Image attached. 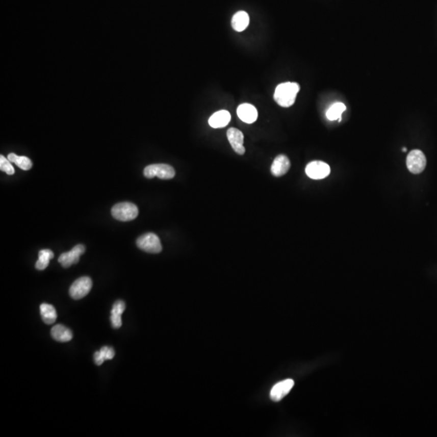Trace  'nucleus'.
Listing matches in <instances>:
<instances>
[{"label":"nucleus","instance_id":"8","mask_svg":"<svg viewBox=\"0 0 437 437\" xmlns=\"http://www.w3.org/2000/svg\"><path fill=\"white\" fill-rule=\"evenodd\" d=\"M85 252V247L83 245H75L71 251L62 253L59 258V263L65 268H68L71 265L76 264L80 257Z\"/></svg>","mask_w":437,"mask_h":437},{"label":"nucleus","instance_id":"7","mask_svg":"<svg viewBox=\"0 0 437 437\" xmlns=\"http://www.w3.org/2000/svg\"><path fill=\"white\" fill-rule=\"evenodd\" d=\"M305 173L310 178L321 180L329 176L330 173V168L326 163L323 161H314L307 165Z\"/></svg>","mask_w":437,"mask_h":437},{"label":"nucleus","instance_id":"20","mask_svg":"<svg viewBox=\"0 0 437 437\" xmlns=\"http://www.w3.org/2000/svg\"><path fill=\"white\" fill-rule=\"evenodd\" d=\"M54 253L50 249H42L39 251L38 253V260L36 263V268L42 271L45 270L48 267L49 263V260L53 259Z\"/></svg>","mask_w":437,"mask_h":437},{"label":"nucleus","instance_id":"2","mask_svg":"<svg viewBox=\"0 0 437 437\" xmlns=\"http://www.w3.org/2000/svg\"><path fill=\"white\" fill-rule=\"evenodd\" d=\"M113 217L120 221H131L137 217L139 209L132 202H124L116 204L111 210Z\"/></svg>","mask_w":437,"mask_h":437},{"label":"nucleus","instance_id":"3","mask_svg":"<svg viewBox=\"0 0 437 437\" xmlns=\"http://www.w3.org/2000/svg\"><path fill=\"white\" fill-rule=\"evenodd\" d=\"M136 245L139 249L150 253H159L162 250L160 238L152 233H147L139 237L136 241Z\"/></svg>","mask_w":437,"mask_h":437},{"label":"nucleus","instance_id":"12","mask_svg":"<svg viewBox=\"0 0 437 437\" xmlns=\"http://www.w3.org/2000/svg\"><path fill=\"white\" fill-rule=\"evenodd\" d=\"M291 163L288 157L285 155H278L276 157L272 165H271V173L275 176H282L288 173L290 169Z\"/></svg>","mask_w":437,"mask_h":437},{"label":"nucleus","instance_id":"13","mask_svg":"<svg viewBox=\"0 0 437 437\" xmlns=\"http://www.w3.org/2000/svg\"><path fill=\"white\" fill-rule=\"evenodd\" d=\"M231 121V114L227 110H220L211 116L209 118V125L212 128H223Z\"/></svg>","mask_w":437,"mask_h":437},{"label":"nucleus","instance_id":"19","mask_svg":"<svg viewBox=\"0 0 437 437\" xmlns=\"http://www.w3.org/2000/svg\"><path fill=\"white\" fill-rule=\"evenodd\" d=\"M115 355L114 348L110 347H103L100 351H96L94 355L95 363L96 365H101L105 361L112 359Z\"/></svg>","mask_w":437,"mask_h":437},{"label":"nucleus","instance_id":"21","mask_svg":"<svg viewBox=\"0 0 437 437\" xmlns=\"http://www.w3.org/2000/svg\"><path fill=\"white\" fill-rule=\"evenodd\" d=\"M8 159L11 162L16 164L20 169H23V170H30L33 166V164H32L31 160L30 158L26 157H20L15 153L8 154Z\"/></svg>","mask_w":437,"mask_h":437},{"label":"nucleus","instance_id":"15","mask_svg":"<svg viewBox=\"0 0 437 437\" xmlns=\"http://www.w3.org/2000/svg\"><path fill=\"white\" fill-rule=\"evenodd\" d=\"M51 336L56 341L67 343L72 339V332L63 325H56L51 329Z\"/></svg>","mask_w":437,"mask_h":437},{"label":"nucleus","instance_id":"4","mask_svg":"<svg viewBox=\"0 0 437 437\" xmlns=\"http://www.w3.org/2000/svg\"><path fill=\"white\" fill-rule=\"evenodd\" d=\"M143 174L147 178H153L155 176L163 179L169 180L174 177L175 170L173 167L165 164H155L148 165L143 170Z\"/></svg>","mask_w":437,"mask_h":437},{"label":"nucleus","instance_id":"14","mask_svg":"<svg viewBox=\"0 0 437 437\" xmlns=\"http://www.w3.org/2000/svg\"><path fill=\"white\" fill-rule=\"evenodd\" d=\"M125 310V302L122 300H117L113 305L110 321L114 329H118L122 326V314H123Z\"/></svg>","mask_w":437,"mask_h":437},{"label":"nucleus","instance_id":"18","mask_svg":"<svg viewBox=\"0 0 437 437\" xmlns=\"http://www.w3.org/2000/svg\"><path fill=\"white\" fill-rule=\"evenodd\" d=\"M346 109H347L346 108V106L343 103H341V102L335 103L327 110L326 117L330 121L339 120V122H340L341 121L342 114L345 111Z\"/></svg>","mask_w":437,"mask_h":437},{"label":"nucleus","instance_id":"11","mask_svg":"<svg viewBox=\"0 0 437 437\" xmlns=\"http://www.w3.org/2000/svg\"><path fill=\"white\" fill-rule=\"evenodd\" d=\"M237 114L242 122L248 124L253 123L258 119V116H259L257 109L252 105L247 104V103L239 106L237 110Z\"/></svg>","mask_w":437,"mask_h":437},{"label":"nucleus","instance_id":"5","mask_svg":"<svg viewBox=\"0 0 437 437\" xmlns=\"http://www.w3.org/2000/svg\"><path fill=\"white\" fill-rule=\"evenodd\" d=\"M427 159L423 151L413 150L406 157V166L410 173L414 174L421 173L425 169Z\"/></svg>","mask_w":437,"mask_h":437},{"label":"nucleus","instance_id":"23","mask_svg":"<svg viewBox=\"0 0 437 437\" xmlns=\"http://www.w3.org/2000/svg\"><path fill=\"white\" fill-rule=\"evenodd\" d=\"M402 151H406V147H403V148H402Z\"/></svg>","mask_w":437,"mask_h":437},{"label":"nucleus","instance_id":"6","mask_svg":"<svg viewBox=\"0 0 437 437\" xmlns=\"http://www.w3.org/2000/svg\"><path fill=\"white\" fill-rule=\"evenodd\" d=\"M92 287V281L89 277H81L73 282L69 290V293L71 298L74 300H80L84 298L89 293Z\"/></svg>","mask_w":437,"mask_h":437},{"label":"nucleus","instance_id":"9","mask_svg":"<svg viewBox=\"0 0 437 437\" xmlns=\"http://www.w3.org/2000/svg\"><path fill=\"white\" fill-rule=\"evenodd\" d=\"M227 137L233 149L239 155H244L245 148L244 147V135L240 130L232 127L227 130Z\"/></svg>","mask_w":437,"mask_h":437},{"label":"nucleus","instance_id":"10","mask_svg":"<svg viewBox=\"0 0 437 437\" xmlns=\"http://www.w3.org/2000/svg\"><path fill=\"white\" fill-rule=\"evenodd\" d=\"M293 387H294V380L292 379L282 380L273 387L270 396L274 402H279L286 396L288 393L290 392Z\"/></svg>","mask_w":437,"mask_h":437},{"label":"nucleus","instance_id":"16","mask_svg":"<svg viewBox=\"0 0 437 437\" xmlns=\"http://www.w3.org/2000/svg\"><path fill=\"white\" fill-rule=\"evenodd\" d=\"M249 24V16L247 12L240 11L234 15L232 19V26L237 32H242Z\"/></svg>","mask_w":437,"mask_h":437},{"label":"nucleus","instance_id":"17","mask_svg":"<svg viewBox=\"0 0 437 437\" xmlns=\"http://www.w3.org/2000/svg\"><path fill=\"white\" fill-rule=\"evenodd\" d=\"M41 318L47 325L54 324L57 319V313L53 305L49 304H41L40 306Z\"/></svg>","mask_w":437,"mask_h":437},{"label":"nucleus","instance_id":"22","mask_svg":"<svg viewBox=\"0 0 437 437\" xmlns=\"http://www.w3.org/2000/svg\"><path fill=\"white\" fill-rule=\"evenodd\" d=\"M0 169L8 175H13L15 173V169L11 164V161L3 155L0 156Z\"/></svg>","mask_w":437,"mask_h":437},{"label":"nucleus","instance_id":"1","mask_svg":"<svg viewBox=\"0 0 437 437\" xmlns=\"http://www.w3.org/2000/svg\"><path fill=\"white\" fill-rule=\"evenodd\" d=\"M299 91L300 85L297 83H282L275 88L274 99L278 106L288 108L294 104Z\"/></svg>","mask_w":437,"mask_h":437}]
</instances>
